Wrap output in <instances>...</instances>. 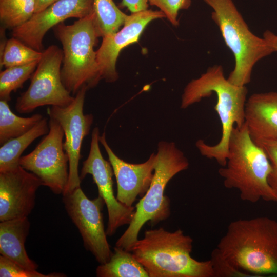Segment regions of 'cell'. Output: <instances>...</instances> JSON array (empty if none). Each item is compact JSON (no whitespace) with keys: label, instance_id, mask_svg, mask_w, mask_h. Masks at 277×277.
<instances>
[{"label":"cell","instance_id":"obj_18","mask_svg":"<svg viewBox=\"0 0 277 277\" xmlns=\"http://www.w3.org/2000/svg\"><path fill=\"white\" fill-rule=\"evenodd\" d=\"M30 227L28 217L1 222L0 253L26 268L36 270L38 265L30 259L25 248Z\"/></svg>","mask_w":277,"mask_h":277},{"label":"cell","instance_id":"obj_2","mask_svg":"<svg viewBox=\"0 0 277 277\" xmlns=\"http://www.w3.org/2000/svg\"><path fill=\"white\" fill-rule=\"evenodd\" d=\"M212 93L217 96L214 108L222 125V136L215 145H209L203 140L196 142L201 154L214 159L222 167L227 163L228 144L231 131L235 126L245 124V108L248 89L246 86L231 84L224 75L221 65H214L196 79L191 81L185 87L182 96L181 108L185 109L199 102Z\"/></svg>","mask_w":277,"mask_h":277},{"label":"cell","instance_id":"obj_11","mask_svg":"<svg viewBox=\"0 0 277 277\" xmlns=\"http://www.w3.org/2000/svg\"><path fill=\"white\" fill-rule=\"evenodd\" d=\"M88 89L86 86L81 88L68 106H51L47 110L49 116L58 122L64 133L63 145L69 160V181L63 195L81 187L78 165L81 159L82 144L85 136L89 134L93 121L92 114L84 113Z\"/></svg>","mask_w":277,"mask_h":277},{"label":"cell","instance_id":"obj_22","mask_svg":"<svg viewBox=\"0 0 277 277\" xmlns=\"http://www.w3.org/2000/svg\"><path fill=\"white\" fill-rule=\"evenodd\" d=\"M93 15L97 34L102 37L118 31L127 16L113 0H93Z\"/></svg>","mask_w":277,"mask_h":277},{"label":"cell","instance_id":"obj_24","mask_svg":"<svg viewBox=\"0 0 277 277\" xmlns=\"http://www.w3.org/2000/svg\"><path fill=\"white\" fill-rule=\"evenodd\" d=\"M39 61L28 64L7 68L0 73V99L9 102L12 92L22 88L26 81L31 78Z\"/></svg>","mask_w":277,"mask_h":277},{"label":"cell","instance_id":"obj_12","mask_svg":"<svg viewBox=\"0 0 277 277\" xmlns=\"http://www.w3.org/2000/svg\"><path fill=\"white\" fill-rule=\"evenodd\" d=\"M99 137V129L96 127L92 132L89 153L83 162L80 177L82 181L87 174L91 175L98 188V195L103 198L107 207L108 220L106 232L107 235L111 236L119 227L131 223L135 208L124 205L115 196L113 169L110 163L102 156Z\"/></svg>","mask_w":277,"mask_h":277},{"label":"cell","instance_id":"obj_21","mask_svg":"<svg viewBox=\"0 0 277 277\" xmlns=\"http://www.w3.org/2000/svg\"><path fill=\"white\" fill-rule=\"evenodd\" d=\"M43 118L39 114L23 117L16 115L10 109L8 102L0 101V145L18 137L30 130Z\"/></svg>","mask_w":277,"mask_h":277},{"label":"cell","instance_id":"obj_15","mask_svg":"<svg viewBox=\"0 0 277 277\" xmlns=\"http://www.w3.org/2000/svg\"><path fill=\"white\" fill-rule=\"evenodd\" d=\"M166 17L161 11L145 10L132 13L126 18L120 31L103 37L96 51V60L102 79L111 83L118 77L116 63L120 51L128 45L137 42L146 26L152 21Z\"/></svg>","mask_w":277,"mask_h":277},{"label":"cell","instance_id":"obj_10","mask_svg":"<svg viewBox=\"0 0 277 277\" xmlns=\"http://www.w3.org/2000/svg\"><path fill=\"white\" fill-rule=\"evenodd\" d=\"M63 196L66 210L78 228L84 247L100 264L107 263L113 252L104 225L103 198L98 195L89 199L81 187Z\"/></svg>","mask_w":277,"mask_h":277},{"label":"cell","instance_id":"obj_26","mask_svg":"<svg viewBox=\"0 0 277 277\" xmlns=\"http://www.w3.org/2000/svg\"><path fill=\"white\" fill-rule=\"evenodd\" d=\"M65 274L53 272L44 274L35 270L26 268L11 260L0 255L1 277H63Z\"/></svg>","mask_w":277,"mask_h":277},{"label":"cell","instance_id":"obj_17","mask_svg":"<svg viewBox=\"0 0 277 277\" xmlns=\"http://www.w3.org/2000/svg\"><path fill=\"white\" fill-rule=\"evenodd\" d=\"M245 123L257 145L263 141H277V92L252 94L246 102Z\"/></svg>","mask_w":277,"mask_h":277},{"label":"cell","instance_id":"obj_25","mask_svg":"<svg viewBox=\"0 0 277 277\" xmlns=\"http://www.w3.org/2000/svg\"><path fill=\"white\" fill-rule=\"evenodd\" d=\"M43 52L32 48L13 37L7 40L2 51L1 67L6 68L29 64L41 60Z\"/></svg>","mask_w":277,"mask_h":277},{"label":"cell","instance_id":"obj_1","mask_svg":"<svg viewBox=\"0 0 277 277\" xmlns=\"http://www.w3.org/2000/svg\"><path fill=\"white\" fill-rule=\"evenodd\" d=\"M214 250L246 276L277 275V221L266 216L233 221Z\"/></svg>","mask_w":277,"mask_h":277},{"label":"cell","instance_id":"obj_23","mask_svg":"<svg viewBox=\"0 0 277 277\" xmlns=\"http://www.w3.org/2000/svg\"><path fill=\"white\" fill-rule=\"evenodd\" d=\"M34 12L35 0H0V20L6 28L22 25Z\"/></svg>","mask_w":277,"mask_h":277},{"label":"cell","instance_id":"obj_20","mask_svg":"<svg viewBox=\"0 0 277 277\" xmlns=\"http://www.w3.org/2000/svg\"><path fill=\"white\" fill-rule=\"evenodd\" d=\"M110 260L96 268L98 277H149L131 251L115 247Z\"/></svg>","mask_w":277,"mask_h":277},{"label":"cell","instance_id":"obj_16","mask_svg":"<svg viewBox=\"0 0 277 277\" xmlns=\"http://www.w3.org/2000/svg\"><path fill=\"white\" fill-rule=\"evenodd\" d=\"M99 141L106 151L113 169L117 183V199L127 206H133L137 197H142L150 186L157 154L152 153L143 163H129L114 153L106 141L104 132L100 135Z\"/></svg>","mask_w":277,"mask_h":277},{"label":"cell","instance_id":"obj_3","mask_svg":"<svg viewBox=\"0 0 277 277\" xmlns=\"http://www.w3.org/2000/svg\"><path fill=\"white\" fill-rule=\"evenodd\" d=\"M193 239L180 229L147 230L131 252L149 277H215L211 260L199 261L191 256Z\"/></svg>","mask_w":277,"mask_h":277},{"label":"cell","instance_id":"obj_31","mask_svg":"<svg viewBox=\"0 0 277 277\" xmlns=\"http://www.w3.org/2000/svg\"><path fill=\"white\" fill-rule=\"evenodd\" d=\"M263 38L268 45L277 52V35L269 30H266L263 34Z\"/></svg>","mask_w":277,"mask_h":277},{"label":"cell","instance_id":"obj_6","mask_svg":"<svg viewBox=\"0 0 277 277\" xmlns=\"http://www.w3.org/2000/svg\"><path fill=\"white\" fill-rule=\"evenodd\" d=\"M93 17V12L71 25L62 22L53 27L63 47L62 80L73 95L84 86L94 87L102 80L94 50L98 36Z\"/></svg>","mask_w":277,"mask_h":277},{"label":"cell","instance_id":"obj_9","mask_svg":"<svg viewBox=\"0 0 277 277\" xmlns=\"http://www.w3.org/2000/svg\"><path fill=\"white\" fill-rule=\"evenodd\" d=\"M49 132L35 148L22 156L19 164L33 173L54 194H63L69 181V160L64 149V133L57 121L50 117Z\"/></svg>","mask_w":277,"mask_h":277},{"label":"cell","instance_id":"obj_14","mask_svg":"<svg viewBox=\"0 0 277 277\" xmlns=\"http://www.w3.org/2000/svg\"><path fill=\"white\" fill-rule=\"evenodd\" d=\"M42 185L37 176L20 165L0 172V221L28 217Z\"/></svg>","mask_w":277,"mask_h":277},{"label":"cell","instance_id":"obj_32","mask_svg":"<svg viewBox=\"0 0 277 277\" xmlns=\"http://www.w3.org/2000/svg\"><path fill=\"white\" fill-rule=\"evenodd\" d=\"M57 0H35V12H40Z\"/></svg>","mask_w":277,"mask_h":277},{"label":"cell","instance_id":"obj_27","mask_svg":"<svg viewBox=\"0 0 277 277\" xmlns=\"http://www.w3.org/2000/svg\"><path fill=\"white\" fill-rule=\"evenodd\" d=\"M149 4L158 7L166 17L174 26L179 25V11L187 9L191 5V0H148Z\"/></svg>","mask_w":277,"mask_h":277},{"label":"cell","instance_id":"obj_8","mask_svg":"<svg viewBox=\"0 0 277 277\" xmlns=\"http://www.w3.org/2000/svg\"><path fill=\"white\" fill-rule=\"evenodd\" d=\"M63 57V51L54 45L43 51L28 89L16 100L15 108L17 112L28 113L46 105L66 107L73 101L74 97L71 96L62 80Z\"/></svg>","mask_w":277,"mask_h":277},{"label":"cell","instance_id":"obj_29","mask_svg":"<svg viewBox=\"0 0 277 277\" xmlns=\"http://www.w3.org/2000/svg\"><path fill=\"white\" fill-rule=\"evenodd\" d=\"M210 260L212 263L215 277L246 276L245 274L233 267L222 258L215 250L212 251Z\"/></svg>","mask_w":277,"mask_h":277},{"label":"cell","instance_id":"obj_5","mask_svg":"<svg viewBox=\"0 0 277 277\" xmlns=\"http://www.w3.org/2000/svg\"><path fill=\"white\" fill-rule=\"evenodd\" d=\"M157 160L150 186L135 206V213L128 227L116 241L115 246L131 251L144 224L152 226L170 215V200L164 195L169 181L176 174L188 169L189 163L174 142L158 143Z\"/></svg>","mask_w":277,"mask_h":277},{"label":"cell","instance_id":"obj_19","mask_svg":"<svg viewBox=\"0 0 277 277\" xmlns=\"http://www.w3.org/2000/svg\"><path fill=\"white\" fill-rule=\"evenodd\" d=\"M49 125L43 118L25 133L11 139L0 148V172L13 169L19 165V161L24 150L36 138L47 134Z\"/></svg>","mask_w":277,"mask_h":277},{"label":"cell","instance_id":"obj_30","mask_svg":"<svg viewBox=\"0 0 277 277\" xmlns=\"http://www.w3.org/2000/svg\"><path fill=\"white\" fill-rule=\"evenodd\" d=\"M148 2V0H122V5L134 13L147 9Z\"/></svg>","mask_w":277,"mask_h":277},{"label":"cell","instance_id":"obj_13","mask_svg":"<svg viewBox=\"0 0 277 277\" xmlns=\"http://www.w3.org/2000/svg\"><path fill=\"white\" fill-rule=\"evenodd\" d=\"M93 12V0H57L43 11L34 13L22 25L12 29V35L37 51L43 49L45 34L65 20L84 18Z\"/></svg>","mask_w":277,"mask_h":277},{"label":"cell","instance_id":"obj_4","mask_svg":"<svg viewBox=\"0 0 277 277\" xmlns=\"http://www.w3.org/2000/svg\"><path fill=\"white\" fill-rule=\"evenodd\" d=\"M271 170L266 152L251 139L245 123L235 126L228 141L226 165L219 170L224 186L238 190L244 201L277 202L268 182Z\"/></svg>","mask_w":277,"mask_h":277},{"label":"cell","instance_id":"obj_28","mask_svg":"<svg viewBox=\"0 0 277 277\" xmlns=\"http://www.w3.org/2000/svg\"><path fill=\"white\" fill-rule=\"evenodd\" d=\"M258 145L264 149L270 161L271 170L268 182L277 197V141H263Z\"/></svg>","mask_w":277,"mask_h":277},{"label":"cell","instance_id":"obj_7","mask_svg":"<svg viewBox=\"0 0 277 277\" xmlns=\"http://www.w3.org/2000/svg\"><path fill=\"white\" fill-rule=\"evenodd\" d=\"M204 1L213 10L211 18L234 57V68L227 78L232 84L246 86L255 64L275 51L264 38L252 33L232 0Z\"/></svg>","mask_w":277,"mask_h":277}]
</instances>
